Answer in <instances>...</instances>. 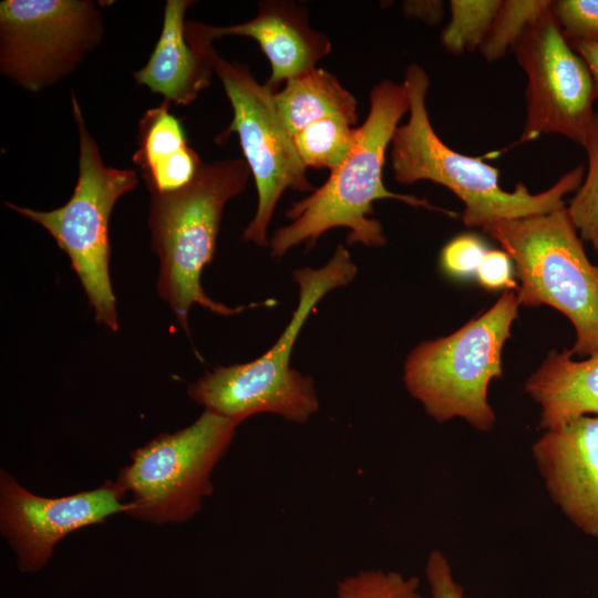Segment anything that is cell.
<instances>
[{
	"instance_id": "obj_1",
	"label": "cell",
	"mask_w": 598,
	"mask_h": 598,
	"mask_svg": "<svg viewBox=\"0 0 598 598\" xmlns=\"http://www.w3.org/2000/svg\"><path fill=\"white\" fill-rule=\"evenodd\" d=\"M369 101L368 116L357 127V142L348 157L331 171L319 188L293 203L286 212L290 224L275 230L269 241L272 257H281L301 243L312 246L322 234L337 227L349 230V245H385L382 225L372 218V204L378 199H396L456 216L426 199L395 194L384 186L382 169L385 152L400 120L409 112V97L403 83L385 80L372 87Z\"/></svg>"
},
{
	"instance_id": "obj_2",
	"label": "cell",
	"mask_w": 598,
	"mask_h": 598,
	"mask_svg": "<svg viewBox=\"0 0 598 598\" xmlns=\"http://www.w3.org/2000/svg\"><path fill=\"white\" fill-rule=\"evenodd\" d=\"M403 85L409 97V120L396 127L391 141L394 178L401 184L431 181L448 188L464 204L461 219L466 227L483 228L497 220L551 213L565 207L564 197L580 186L585 176L582 165L537 194H532L523 183L513 192L502 189L496 167L482 157L452 150L435 133L425 103L430 86L425 70L410 64Z\"/></svg>"
},
{
	"instance_id": "obj_3",
	"label": "cell",
	"mask_w": 598,
	"mask_h": 598,
	"mask_svg": "<svg viewBox=\"0 0 598 598\" xmlns=\"http://www.w3.org/2000/svg\"><path fill=\"white\" fill-rule=\"evenodd\" d=\"M249 175L244 158L203 162L186 186L150 193L147 225L151 246L159 259L157 292L187 333L189 310L195 303L221 316L254 305L226 306L208 297L200 285L203 269L215 255L224 207L245 189Z\"/></svg>"
},
{
	"instance_id": "obj_4",
	"label": "cell",
	"mask_w": 598,
	"mask_h": 598,
	"mask_svg": "<svg viewBox=\"0 0 598 598\" xmlns=\"http://www.w3.org/2000/svg\"><path fill=\"white\" fill-rule=\"evenodd\" d=\"M357 274L358 267L343 245L337 246L322 267L295 270L298 305L274 346L250 362L207 372L188 386L189 398L236 425L258 413L306 423L318 411L319 401L313 380L290 368L295 341L316 305L332 289L351 282Z\"/></svg>"
},
{
	"instance_id": "obj_5",
	"label": "cell",
	"mask_w": 598,
	"mask_h": 598,
	"mask_svg": "<svg viewBox=\"0 0 598 598\" xmlns=\"http://www.w3.org/2000/svg\"><path fill=\"white\" fill-rule=\"evenodd\" d=\"M515 264L519 306L547 305L573 323L571 355L598 350V265L588 259L567 207L485 225Z\"/></svg>"
},
{
	"instance_id": "obj_6",
	"label": "cell",
	"mask_w": 598,
	"mask_h": 598,
	"mask_svg": "<svg viewBox=\"0 0 598 598\" xmlns=\"http://www.w3.org/2000/svg\"><path fill=\"white\" fill-rule=\"evenodd\" d=\"M518 299L506 290L486 311L453 333L417 344L404 363L409 393L436 422L462 417L489 431L495 413L488 385L502 377V349L518 316Z\"/></svg>"
},
{
	"instance_id": "obj_7",
	"label": "cell",
	"mask_w": 598,
	"mask_h": 598,
	"mask_svg": "<svg viewBox=\"0 0 598 598\" xmlns=\"http://www.w3.org/2000/svg\"><path fill=\"white\" fill-rule=\"evenodd\" d=\"M70 96L79 136V176L72 196L63 206L51 210H37L10 202L4 204L49 231L70 258L96 322L117 331L116 301L109 268V221L116 202L138 185L137 172L105 165L74 91Z\"/></svg>"
},
{
	"instance_id": "obj_8",
	"label": "cell",
	"mask_w": 598,
	"mask_h": 598,
	"mask_svg": "<svg viewBox=\"0 0 598 598\" xmlns=\"http://www.w3.org/2000/svg\"><path fill=\"white\" fill-rule=\"evenodd\" d=\"M237 425L205 410L190 425L162 433L131 453L116 483L130 494L128 515L154 524L184 523L213 493L212 473Z\"/></svg>"
},
{
	"instance_id": "obj_9",
	"label": "cell",
	"mask_w": 598,
	"mask_h": 598,
	"mask_svg": "<svg viewBox=\"0 0 598 598\" xmlns=\"http://www.w3.org/2000/svg\"><path fill=\"white\" fill-rule=\"evenodd\" d=\"M186 33L203 47L233 107V120L216 142L223 143L237 134L244 159L255 178L258 205L243 239L266 247L267 229L283 192L288 188L312 192L313 186L278 114L275 92L259 83L247 65L219 55L190 21H186Z\"/></svg>"
},
{
	"instance_id": "obj_10",
	"label": "cell",
	"mask_w": 598,
	"mask_h": 598,
	"mask_svg": "<svg viewBox=\"0 0 598 598\" xmlns=\"http://www.w3.org/2000/svg\"><path fill=\"white\" fill-rule=\"evenodd\" d=\"M99 6L92 0L1 1V73L31 93L59 83L102 42Z\"/></svg>"
},
{
	"instance_id": "obj_11",
	"label": "cell",
	"mask_w": 598,
	"mask_h": 598,
	"mask_svg": "<svg viewBox=\"0 0 598 598\" xmlns=\"http://www.w3.org/2000/svg\"><path fill=\"white\" fill-rule=\"evenodd\" d=\"M512 49L528 80L526 122L515 145L559 134L582 146L598 94L587 63L566 41L551 8Z\"/></svg>"
},
{
	"instance_id": "obj_12",
	"label": "cell",
	"mask_w": 598,
	"mask_h": 598,
	"mask_svg": "<svg viewBox=\"0 0 598 598\" xmlns=\"http://www.w3.org/2000/svg\"><path fill=\"white\" fill-rule=\"evenodd\" d=\"M125 495L116 482L107 481L91 491L47 498L29 492L2 470L1 533L17 554L19 569L40 570L66 535L103 523L111 515L128 514L131 506Z\"/></svg>"
},
{
	"instance_id": "obj_13",
	"label": "cell",
	"mask_w": 598,
	"mask_h": 598,
	"mask_svg": "<svg viewBox=\"0 0 598 598\" xmlns=\"http://www.w3.org/2000/svg\"><path fill=\"white\" fill-rule=\"evenodd\" d=\"M532 454L554 503L584 533L598 537V416L546 430Z\"/></svg>"
},
{
	"instance_id": "obj_14",
	"label": "cell",
	"mask_w": 598,
	"mask_h": 598,
	"mask_svg": "<svg viewBox=\"0 0 598 598\" xmlns=\"http://www.w3.org/2000/svg\"><path fill=\"white\" fill-rule=\"evenodd\" d=\"M194 24L210 42L224 35L254 39L270 63L271 73L265 84L274 92L281 83L316 68L331 51L328 37L309 25L307 11L289 1L259 2L257 16L238 24Z\"/></svg>"
},
{
	"instance_id": "obj_15",
	"label": "cell",
	"mask_w": 598,
	"mask_h": 598,
	"mask_svg": "<svg viewBox=\"0 0 598 598\" xmlns=\"http://www.w3.org/2000/svg\"><path fill=\"white\" fill-rule=\"evenodd\" d=\"M190 0H167L155 48L133 76L137 84L181 106L194 102L209 86L214 73L203 47L186 33Z\"/></svg>"
},
{
	"instance_id": "obj_16",
	"label": "cell",
	"mask_w": 598,
	"mask_h": 598,
	"mask_svg": "<svg viewBox=\"0 0 598 598\" xmlns=\"http://www.w3.org/2000/svg\"><path fill=\"white\" fill-rule=\"evenodd\" d=\"M525 391L542 409L543 430L598 415V350L584 360H574L569 350L550 351L528 378Z\"/></svg>"
},
{
	"instance_id": "obj_17",
	"label": "cell",
	"mask_w": 598,
	"mask_h": 598,
	"mask_svg": "<svg viewBox=\"0 0 598 598\" xmlns=\"http://www.w3.org/2000/svg\"><path fill=\"white\" fill-rule=\"evenodd\" d=\"M171 103L147 109L137 124L133 162L150 193H168L189 184L203 161L187 144L179 118L171 113Z\"/></svg>"
},
{
	"instance_id": "obj_18",
	"label": "cell",
	"mask_w": 598,
	"mask_h": 598,
	"mask_svg": "<svg viewBox=\"0 0 598 598\" xmlns=\"http://www.w3.org/2000/svg\"><path fill=\"white\" fill-rule=\"evenodd\" d=\"M278 114L291 136L308 125L328 118L341 117L351 125L358 121L357 100L321 68L288 80L275 92Z\"/></svg>"
},
{
	"instance_id": "obj_19",
	"label": "cell",
	"mask_w": 598,
	"mask_h": 598,
	"mask_svg": "<svg viewBox=\"0 0 598 598\" xmlns=\"http://www.w3.org/2000/svg\"><path fill=\"white\" fill-rule=\"evenodd\" d=\"M292 141L306 168L333 171L352 151L357 127L341 117H328L297 132Z\"/></svg>"
},
{
	"instance_id": "obj_20",
	"label": "cell",
	"mask_w": 598,
	"mask_h": 598,
	"mask_svg": "<svg viewBox=\"0 0 598 598\" xmlns=\"http://www.w3.org/2000/svg\"><path fill=\"white\" fill-rule=\"evenodd\" d=\"M501 6L502 0H452L451 20L441 34L442 45L455 55L480 49Z\"/></svg>"
},
{
	"instance_id": "obj_21",
	"label": "cell",
	"mask_w": 598,
	"mask_h": 598,
	"mask_svg": "<svg viewBox=\"0 0 598 598\" xmlns=\"http://www.w3.org/2000/svg\"><path fill=\"white\" fill-rule=\"evenodd\" d=\"M550 0H504L495 16L488 34L480 47L486 61L504 56L527 27L540 19L550 8Z\"/></svg>"
},
{
	"instance_id": "obj_22",
	"label": "cell",
	"mask_w": 598,
	"mask_h": 598,
	"mask_svg": "<svg viewBox=\"0 0 598 598\" xmlns=\"http://www.w3.org/2000/svg\"><path fill=\"white\" fill-rule=\"evenodd\" d=\"M582 147L588 168L567 209L580 238L592 245L598 258V111Z\"/></svg>"
},
{
	"instance_id": "obj_23",
	"label": "cell",
	"mask_w": 598,
	"mask_h": 598,
	"mask_svg": "<svg viewBox=\"0 0 598 598\" xmlns=\"http://www.w3.org/2000/svg\"><path fill=\"white\" fill-rule=\"evenodd\" d=\"M417 577L396 571L361 570L337 585V598H423Z\"/></svg>"
},
{
	"instance_id": "obj_24",
	"label": "cell",
	"mask_w": 598,
	"mask_h": 598,
	"mask_svg": "<svg viewBox=\"0 0 598 598\" xmlns=\"http://www.w3.org/2000/svg\"><path fill=\"white\" fill-rule=\"evenodd\" d=\"M551 11L567 42L598 43V0H555Z\"/></svg>"
},
{
	"instance_id": "obj_25",
	"label": "cell",
	"mask_w": 598,
	"mask_h": 598,
	"mask_svg": "<svg viewBox=\"0 0 598 598\" xmlns=\"http://www.w3.org/2000/svg\"><path fill=\"white\" fill-rule=\"evenodd\" d=\"M486 251L478 237L472 234L458 235L443 247L441 267L455 277L476 275Z\"/></svg>"
},
{
	"instance_id": "obj_26",
	"label": "cell",
	"mask_w": 598,
	"mask_h": 598,
	"mask_svg": "<svg viewBox=\"0 0 598 598\" xmlns=\"http://www.w3.org/2000/svg\"><path fill=\"white\" fill-rule=\"evenodd\" d=\"M425 577L432 598H468L454 579L446 556L439 549H433L426 559Z\"/></svg>"
},
{
	"instance_id": "obj_27",
	"label": "cell",
	"mask_w": 598,
	"mask_h": 598,
	"mask_svg": "<svg viewBox=\"0 0 598 598\" xmlns=\"http://www.w3.org/2000/svg\"><path fill=\"white\" fill-rule=\"evenodd\" d=\"M476 275L487 289L516 288L511 257L505 251L487 250Z\"/></svg>"
},
{
	"instance_id": "obj_28",
	"label": "cell",
	"mask_w": 598,
	"mask_h": 598,
	"mask_svg": "<svg viewBox=\"0 0 598 598\" xmlns=\"http://www.w3.org/2000/svg\"><path fill=\"white\" fill-rule=\"evenodd\" d=\"M403 9L405 14L422 18L429 23H437L443 16L441 1H406Z\"/></svg>"
},
{
	"instance_id": "obj_29",
	"label": "cell",
	"mask_w": 598,
	"mask_h": 598,
	"mask_svg": "<svg viewBox=\"0 0 598 598\" xmlns=\"http://www.w3.org/2000/svg\"><path fill=\"white\" fill-rule=\"evenodd\" d=\"M574 51H576L587 63L598 94V43L588 42H568Z\"/></svg>"
}]
</instances>
